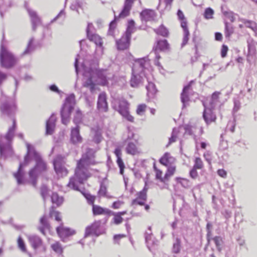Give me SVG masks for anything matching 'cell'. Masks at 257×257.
<instances>
[{"label":"cell","mask_w":257,"mask_h":257,"mask_svg":"<svg viewBox=\"0 0 257 257\" xmlns=\"http://www.w3.org/2000/svg\"><path fill=\"white\" fill-rule=\"evenodd\" d=\"M75 96L72 94L66 98L60 112L62 123L67 125L71 119V116L75 108Z\"/></svg>","instance_id":"cell-1"},{"label":"cell","mask_w":257,"mask_h":257,"mask_svg":"<svg viewBox=\"0 0 257 257\" xmlns=\"http://www.w3.org/2000/svg\"><path fill=\"white\" fill-rule=\"evenodd\" d=\"M35 160L36 161V165L30 170L29 173L30 179L32 183L34 185H36L39 177L43 172L47 169V165L43 160L40 155L37 153Z\"/></svg>","instance_id":"cell-2"},{"label":"cell","mask_w":257,"mask_h":257,"mask_svg":"<svg viewBox=\"0 0 257 257\" xmlns=\"http://www.w3.org/2000/svg\"><path fill=\"white\" fill-rule=\"evenodd\" d=\"M0 63L3 67L9 69L17 63V59L13 53L3 46L0 53Z\"/></svg>","instance_id":"cell-3"},{"label":"cell","mask_w":257,"mask_h":257,"mask_svg":"<svg viewBox=\"0 0 257 257\" xmlns=\"http://www.w3.org/2000/svg\"><path fill=\"white\" fill-rule=\"evenodd\" d=\"M94 150L88 149L79 160L77 167L89 170V167L94 162Z\"/></svg>","instance_id":"cell-4"},{"label":"cell","mask_w":257,"mask_h":257,"mask_svg":"<svg viewBox=\"0 0 257 257\" xmlns=\"http://www.w3.org/2000/svg\"><path fill=\"white\" fill-rule=\"evenodd\" d=\"M135 24L134 22L130 21L127 30L123 36L117 42V47L119 50H125L129 47L130 44L131 34L133 31Z\"/></svg>","instance_id":"cell-5"},{"label":"cell","mask_w":257,"mask_h":257,"mask_svg":"<svg viewBox=\"0 0 257 257\" xmlns=\"http://www.w3.org/2000/svg\"><path fill=\"white\" fill-rule=\"evenodd\" d=\"M53 166L55 172L58 175L63 176L67 174L68 171L65 166L63 157L61 155H58L55 158L53 161Z\"/></svg>","instance_id":"cell-6"},{"label":"cell","mask_w":257,"mask_h":257,"mask_svg":"<svg viewBox=\"0 0 257 257\" xmlns=\"http://www.w3.org/2000/svg\"><path fill=\"white\" fill-rule=\"evenodd\" d=\"M118 111L124 118L130 122L133 121V118L130 115L129 104L125 100H120L118 105Z\"/></svg>","instance_id":"cell-7"},{"label":"cell","mask_w":257,"mask_h":257,"mask_svg":"<svg viewBox=\"0 0 257 257\" xmlns=\"http://www.w3.org/2000/svg\"><path fill=\"white\" fill-rule=\"evenodd\" d=\"M57 122V117L55 114H53L47 120L46 123V134L51 135L55 130Z\"/></svg>","instance_id":"cell-8"},{"label":"cell","mask_w":257,"mask_h":257,"mask_svg":"<svg viewBox=\"0 0 257 257\" xmlns=\"http://www.w3.org/2000/svg\"><path fill=\"white\" fill-rule=\"evenodd\" d=\"M70 141L73 144L77 145L80 144L83 141V138L80 134L79 127L73 128L71 131Z\"/></svg>","instance_id":"cell-9"},{"label":"cell","mask_w":257,"mask_h":257,"mask_svg":"<svg viewBox=\"0 0 257 257\" xmlns=\"http://www.w3.org/2000/svg\"><path fill=\"white\" fill-rule=\"evenodd\" d=\"M38 152L35 150L34 147L31 145L28 146V152L24 158V165H27L35 159Z\"/></svg>","instance_id":"cell-10"},{"label":"cell","mask_w":257,"mask_h":257,"mask_svg":"<svg viewBox=\"0 0 257 257\" xmlns=\"http://www.w3.org/2000/svg\"><path fill=\"white\" fill-rule=\"evenodd\" d=\"M1 111L4 115L9 117H11L15 112V108L13 104L8 101H5L3 103L1 106Z\"/></svg>","instance_id":"cell-11"},{"label":"cell","mask_w":257,"mask_h":257,"mask_svg":"<svg viewBox=\"0 0 257 257\" xmlns=\"http://www.w3.org/2000/svg\"><path fill=\"white\" fill-rule=\"evenodd\" d=\"M98 108L99 111L106 112L108 111V106L106 102V95L104 92L100 94L98 97Z\"/></svg>","instance_id":"cell-12"},{"label":"cell","mask_w":257,"mask_h":257,"mask_svg":"<svg viewBox=\"0 0 257 257\" xmlns=\"http://www.w3.org/2000/svg\"><path fill=\"white\" fill-rule=\"evenodd\" d=\"M1 155L4 157H11L13 153V149L11 145L9 143H0Z\"/></svg>","instance_id":"cell-13"},{"label":"cell","mask_w":257,"mask_h":257,"mask_svg":"<svg viewBox=\"0 0 257 257\" xmlns=\"http://www.w3.org/2000/svg\"><path fill=\"white\" fill-rule=\"evenodd\" d=\"M178 15L179 19L182 21V22L181 23L182 27L183 29L184 30V32L185 33V36H184V39H183V44H185L187 42L188 39L189 33H188V29H187L186 23L185 22V21H184V20H185V18H184V15L183 14V13H182V12L180 11H179L178 12Z\"/></svg>","instance_id":"cell-14"},{"label":"cell","mask_w":257,"mask_h":257,"mask_svg":"<svg viewBox=\"0 0 257 257\" xmlns=\"http://www.w3.org/2000/svg\"><path fill=\"white\" fill-rule=\"evenodd\" d=\"M58 235L60 238H65L69 237L74 234L75 232L69 229H66L63 227H59L57 229Z\"/></svg>","instance_id":"cell-15"},{"label":"cell","mask_w":257,"mask_h":257,"mask_svg":"<svg viewBox=\"0 0 257 257\" xmlns=\"http://www.w3.org/2000/svg\"><path fill=\"white\" fill-rule=\"evenodd\" d=\"M15 176L16 178L17 179V181L19 184H22L24 183L25 179V174L23 165H20L18 172L15 174Z\"/></svg>","instance_id":"cell-16"},{"label":"cell","mask_w":257,"mask_h":257,"mask_svg":"<svg viewBox=\"0 0 257 257\" xmlns=\"http://www.w3.org/2000/svg\"><path fill=\"white\" fill-rule=\"evenodd\" d=\"M133 3V2L130 1H127L126 2L124 8L123 9V11L119 15V18H124L129 15Z\"/></svg>","instance_id":"cell-17"},{"label":"cell","mask_w":257,"mask_h":257,"mask_svg":"<svg viewBox=\"0 0 257 257\" xmlns=\"http://www.w3.org/2000/svg\"><path fill=\"white\" fill-rule=\"evenodd\" d=\"M156 16V14L155 12L150 10H146L143 11L142 13H141V16L142 17L143 19L146 21L154 19Z\"/></svg>","instance_id":"cell-18"},{"label":"cell","mask_w":257,"mask_h":257,"mask_svg":"<svg viewBox=\"0 0 257 257\" xmlns=\"http://www.w3.org/2000/svg\"><path fill=\"white\" fill-rule=\"evenodd\" d=\"M213 112L210 108H205L203 113V118L207 123H210L214 119Z\"/></svg>","instance_id":"cell-19"},{"label":"cell","mask_w":257,"mask_h":257,"mask_svg":"<svg viewBox=\"0 0 257 257\" xmlns=\"http://www.w3.org/2000/svg\"><path fill=\"white\" fill-rule=\"evenodd\" d=\"M126 151L128 154L135 155L138 153V149L136 145L132 142H130L127 145L126 148Z\"/></svg>","instance_id":"cell-20"},{"label":"cell","mask_w":257,"mask_h":257,"mask_svg":"<svg viewBox=\"0 0 257 257\" xmlns=\"http://www.w3.org/2000/svg\"><path fill=\"white\" fill-rule=\"evenodd\" d=\"M115 153L118 157L117 159V164L119 166L120 170V173L121 174H123L124 173V170H125V165L124 163L123 160L120 157V149H117L115 151Z\"/></svg>","instance_id":"cell-21"},{"label":"cell","mask_w":257,"mask_h":257,"mask_svg":"<svg viewBox=\"0 0 257 257\" xmlns=\"http://www.w3.org/2000/svg\"><path fill=\"white\" fill-rule=\"evenodd\" d=\"M147 188H145L143 189V190L141 191L139 196L138 198L136 200H139L138 202V203L141 205H143L144 204V201H146L147 198Z\"/></svg>","instance_id":"cell-22"},{"label":"cell","mask_w":257,"mask_h":257,"mask_svg":"<svg viewBox=\"0 0 257 257\" xmlns=\"http://www.w3.org/2000/svg\"><path fill=\"white\" fill-rule=\"evenodd\" d=\"M30 241L32 246L35 248H37L40 246L42 244V241L38 237H32L30 239Z\"/></svg>","instance_id":"cell-23"},{"label":"cell","mask_w":257,"mask_h":257,"mask_svg":"<svg viewBox=\"0 0 257 257\" xmlns=\"http://www.w3.org/2000/svg\"><path fill=\"white\" fill-rule=\"evenodd\" d=\"M51 200L53 203H55L57 205H60L63 202V198L60 197L57 193H53L51 196Z\"/></svg>","instance_id":"cell-24"},{"label":"cell","mask_w":257,"mask_h":257,"mask_svg":"<svg viewBox=\"0 0 257 257\" xmlns=\"http://www.w3.org/2000/svg\"><path fill=\"white\" fill-rule=\"evenodd\" d=\"M213 240H214V242L216 245L217 250L219 251H221L223 246V241L222 238L221 237L216 236L213 239Z\"/></svg>","instance_id":"cell-25"},{"label":"cell","mask_w":257,"mask_h":257,"mask_svg":"<svg viewBox=\"0 0 257 257\" xmlns=\"http://www.w3.org/2000/svg\"><path fill=\"white\" fill-rule=\"evenodd\" d=\"M15 129H16V125L15 123L14 124L13 126L9 130L8 133L6 136V138L7 140L11 141L13 140V138L15 135Z\"/></svg>","instance_id":"cell-26"},{"label":"cell","mask_w":257,"mask_h":257,"mask_svg":"<svg viewBox=\"0 0 257 257\" xmlns=\"http://www.w3.org/2000/svg\"><path fill=\"white\" fill-rule=\"evenodd\" d=\"M212 228H213V225L211 223H208L206 227V230H207V244L206 245V248L208 246V245L209 244L210 240H211V232H212Z\"/></svg>","instance_id":"cell-27"},{"label":"cell","mask_w":257,"mask_h":257,"mask_svg":"<svg viewBox=\"0 0 257 257\" xmlns=\"http://www.w3.org/2000/svg\"><path fill=\"white\" fill-rule=\"evenodd\" d=\"M92 210H93V213L94 215H102V214H104L105 213H107L106 211L104 210V208L100 206H98V205H96L93 206Z\"/></svg>","instance_id":"cell-28"},{"label":"cell","mask_w":257,"mask_h":257,"mask_svg":"<svg viewBox=\"0 0 257 257\" xmlns=\"http://www.w3.org/2000/svg\"><path fill=\"white\" fill-rule=\"evenodd\" d=\"M160 163L164 166H167L169 163V154L165 153L160 159Z\"/></svg>","instance_id":"cell-29"},{"label":"cell","mask_w":257,"mask_h":257,"mask_svg":"<svg viewBox=\"0 0 257 257\" xmlns=\"http://www.w3.org/2000/svg\"><path fill=\"white\" fill-rule=\"evenodd\" d=\"M102 140V133L100 130L98 129V130H96L94 135V142L98 144L100 143L101 141Z\"/></svg>","instance_id":"cell-30"},{"label":"cell","mask_w":257,"mask_h":257,"mask_svg":"<svg viewBox=\"0 0 257 257\" xmlns=\"http://www.w3.org/2000/svg\"><path fill=\"white\" fill-rule=\"evenodd\" d=\"M81 119H82L81 112L79 110H77L75 114L74 119H73V122L75 124L78 125L79 124L81 123Z\"/></svg>","instance_id":"cell-31"},{"label":"cell","mask_w":257,"mask_h":257,"mask_svg":"<svg viewBox=\"0 0 257 257\" xmlns=\"http://www.w3.org/2000/svg\"><path fill=\"white\" fill-rule=\"evenodd\" d=\"M156 32L157 34L164 37H167L168 35V30H167V29L163 25L160 26L157 30Z\"/></svg>","instance_id":"cell-32"},{"label":"cell","mask_w":257,"mask_h":257,"mask_svg":"<svg viewBox=\"0 0 257 257\" xmlns=\"http://www.w3.org/2000/svg\"><path fill=\"white\" fill-rule=\"evenodd\" d=\"M158 48L161 51H164L168 48V44L165 40L160 41L158 43Z\"/></svg>","instance_id":"cell-33"},{"label":"cell","mask_w":257,"mask_h":257,"mask_svg":"<svg viewBox=\"0 0 257 257\" xmlns=\"http://www.w3.org/2000/svg\"><path fill=\"white\" fill-rule=\"evenodd\" d=\"M77 180L75 178H72L70 179V181L69 182V184H68V186L71 188V189H74V190H79V186L77 185Z\"/></svg>","instance_id":"cell-34"},{"label":"cell","mask_w":257,"mask_h":257,"mask_svg":"<svg viewBox=\"0 0 257 257\" xmlns=\"http://www.w3.org/2000/svg\"><path fill=\"white\" fill-rule=\"evenodd\" d=\"M175 171V167L174 166H171L168 168V170L167 171L166 175L164 177V178L165 179H168L170 177L172 176L174 174V172Z\"/></svg>","instance_id":"cell-35"},{"label":"cell","mask_w":257,"mask_h":257,"mask_svg":"<svg viewBox=\"0 0 257 257\" xmlns=\"http://www.w3.org/2000/svg\"><path fill=\"white\" fill-rule=\"evenodd\" d=\"M214 14V11L212 9L208 8L206 9L204 12V17L206 19H210L213 17Z\"/></svg>","instance_id":"cell-36"},{"label":"cell","mask_w":257,"mask_h":257,"mask_svg":"<svg viewBox=\"0 0 257 257\" xmlns=\"http://www.w3.org/2000/svg\"><path fill=\"white\" fill-rule=\"evenodd\" d=\"M180 251V242L177 239L176 240V242H175L173 245V252L175 254L178 253Z\"/></svg>","instance_id":"cell-37"},{"label":"cell","mask_w":257,"mask_h":257,"mask_svg":"<svg viewBox=\"0 0 257 257\" xmlns=\"http://www.w3.org/2000/svg\"><path fill=\"white\" fill-rule=\"evenodd\" d=\"M82 194H83V196L87 200V202H89V203L92 204L94 203V201L96 198L95 196L86 194V193H84V192H82Z\"/></svg>","instance_id":"cell-38"},{"label":"cell","mask_w":257,"mask_h":257,"mask_svg":"<svg viewBox=\"0 0 257 257\" xmlns=\"http://www.w3.org/2000/svg\"><path fill=\"white\" fill-rule=\"evenodd\" d=\"M52 248L53 250L56 253L61 254L62 252V249L61 245L59 243H56L53 244L52 246Z\"/></svg>","instance_id":"cell-39"},{"label":"cell","mask_w":257,"mask_h":257,"mask_svg":"<svg viewBox=\"0 0 257 257\" xmlns=\"http://www.w3.org/2000/svg\"><path fill=\"white\" fill-rule=\"evenodd\" d=\"M203 167V163L202 162V160L199 158H196V163L194 166V169L197 170V169H200Z\"/></svg>","instance_id":"cell-40"},{"label":"cell","mask_w":257,"mask_h":257,"mask_svg":"<svg viewBox=\"0 0 257 257\" xmlns=\"http://www.w3.org/2000/svg\"><path fill=\"white\" fill-rule=\"evenodd\" d=\"M146 108V105L144 104H140L137 110V113L139 115H142L145 112Z\"/></svg>","instance_id":"cell-41"},{"label":"cell","mask_w":257,"mask_h":257,"mask_svg":"<svg viewBox=\"0 0 257 257\" xmlns=\"http://www.w3.org/2000/svg\"><path fill=\"white\" fill-rule=\"evenodd\" d=\"M91 40L94 41V42L98 45H102V39L100 38V37H99V36H98V35L94 34V35H92L91 36Z\"/></svg>","instance_id":"cell-42"},{"label":"cell","mask_w":257,"mask_h":257,"mask_svg":"<svg viewBox=\"0 0 257 257\" xmlns=\"http://www.w3.org/2000/svg\"><path fill=\"white\" fill-rule=\"evenodd\" d=\"M244 23L246 25L247 27H248L249 28H252L253 30L255 31V33L256 32V24L255 22L252 21H245Z\"/></svg>","instance_id":"cell-43"},{"label":"cell","mask_w":257,"mask_h":257,"mask_svg":"<svg viewBox=\"0 0 257 257\" xmlns=\"http://www.w3.org/2000/svg\"><path fill=\"white\" fill-rule=\"evenodd\" d=\"M18 242V244H19V246L20 248V249H21L22 251H25L26 249L25 244V242H24L23 240L22 239V238L20 237L19 238Z\"/></svg>","instance_id":"cell-44"},{"label":"cell","mask_w":257,"mask_h":257,"mask_svg":"<svg viewBox=\"0 0 257 257\" xmlns=\"http://www.w3.org/2000/svg\"><path fill=\"white\" fill-rule=\"evenodd\" d=\"M106 186L104 185V183L103 182L101 185L100 189L99 191V194L102 196H104L106 194Z\"/></svg>","instance_id":"cell-45"},{"label":"cell","mask_w":257,"mask_h":257,"mask_svg":"<svg viewBox=\"0 0 257 257\" xmlns=\"http://www.w3.org/2000/svg\"><path fill=\"white\" fill-rule=\"evenodd\" d=\"M7 75L6 74L0 70V85L3 83V81L7 79Z\"/></svg>","instance_id":"cell-46"},{"label":"cell","mask_w":257,"mask_h":257,"mask_svg":"<svg viewBox=\"0 0 257 257\" xmlns=\"http://www.w3.org/2000/svg\"><path fill=\"white\" fill-rule=\"evenodd\" d=\"M217 174H219V176L223 178H225L227 176V173L223 169H219L217 171Z\"/></svg>","instance_id":"cell-47"},{"label":"cell","mask_w":257,"mask_h":257,"mask_svg":"<svg viewBox=\"0 0 257 257\" xmlns=\"http://www.w3.org/2000/svg\"><path fill=\"white\" fill-rule=\"evenodd\" d=\"M228 51V48L227 46L223 45L222 48H221V54L223 57H224L225 56H226L227 54V52Z\"/></svg>","instance_id":"cell-48"},{"label":"cell","mask_w":257,"mask_h":257,"mask_svg":"<svg viewBox=\"0 0 257 257\" xmlns=\"http://www.w3.org/2000/svg\"><path fill=\"white\" fill-rule=\"evenodd\" d=\"M190 176L192 178L196 179L197 176H198V172H197V170H196V169H194V168H193V169H192L191 171V172L190 173Z\"/></svg>","instance_id":"cell-49"},{"label":"cell","mask_w":257,"mask_h":257,"mask_svg":"<svg viewBox=\"0 0 257 257\" xmlns=\"http://www.w3.org/2000/svg\"><path fill=\"white\" fill-rule=\"evenodd\" d=\"M215 37L216 40L219 41L222 40V39H223V36H222V34H221V33H215Z\"/></svg>","instance_id":"cell-50"},{"label":"cell","mask_w":257,"mask_h":257,"mask_svg":"<svg viewBox=\"0 0 257 257\" xmlns=\"http://www.w3.org/2000/svg\"><path fill=\"white\" fill-rule=\"evenodd\" d=\"M123 221V219L120 216H117L115 217V223L117 224H119L122 223V221Z\"/></svg>","instance_id":"cell-51"},{"label":"cell","mask_w":257,"mask_h":257,"mask_svg":"<svg viewBox=\"0 0 257 257\" xmlns=\"http://www.w3.org/2000/svg\"><path fill=\"white\" fill-rule=\"evenodd\" d=\"M156 177H157V178L161 179V171L160 170H158L157 169H156Z\"/></svg>","instance_id":"cell-52"},{"label":"cell","mask_w":257,"mask_h":257,"mask_svg":"<svg viewBox=\"0 0 257 257\" xmlns=\"http://www.w3.org/2000/svg\"><path fill=\"white\" fill-rule=\"evenodd\" d=\"M202 148H205V146H206V145H205V143H202Z\"/></svg>","instance_id":"cell-53"},{"label":"cell","mask_w":257,"mask_h":257,"mask_svg":"<svg viewBox=\"0 0 257 257\" xmlns=\"http://www.w3.org/2000/svg\"><path fill=\"white\" fill-rule=\"evenodd\" d=\"M2 250L1 249V250H0V254L2 253Z\"/></svg>","instance_id":"cell-54"},{"label":"cell","mask_w":257,"mask_h":257,"mask_svg":"<svg viewBox=\"0 0 257 257\" xmlns=\"http://www.w3.org/2000/svg\"><path fill=\"white\" fill-rule=\"evenodd\" d=\"M211 257H215V256H214V255H211Z\"/></svg>","instance_id":"cell-55"}]
</instances>
